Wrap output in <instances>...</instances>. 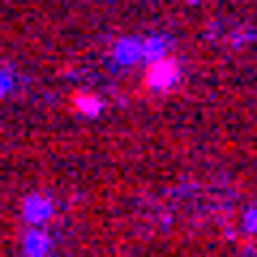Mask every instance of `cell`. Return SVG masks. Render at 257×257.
Wrapping results in <instances>:
<instances>
[{
  "label": "cell",
  "mask_w": 257,
  "mask_h": 257,
  "mask_svg": "<svg viewBox=\"0 0 257 257\" xmlns=\"http://www.w3.org/2000/svg\"><path fill=\"white\" fill-rule=\"evenodd\" d=\"M176 73H180V64H176V60H159L155 73H150V86H155V90H167V82H172Z\"/></svg>",
  "instance_id": "cell-1"
}]
</instances>
